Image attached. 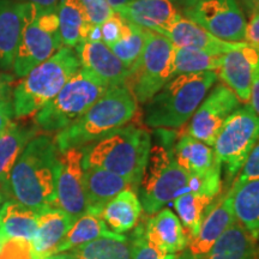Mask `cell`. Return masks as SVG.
<instances>
[{"mask_svg": "<svg viewBox=\"0 0 259 259\" xmlns=\"http://www.w3.org/2000/svg\"><path fill=\"white\" fill-rule=\"evenodd\" d=\"M218 80L212 71L179 74L145 103L144 121L154 128H178L192 118Z\"/></svg>", "mask_w": 259, "mask_h": 259, "instance_id": "obj_5", "label": "cell"}, {"mask_svg": "<svg viewBox=\"0 0 259 259\" xmlns=\"http://www.w3.org/2000/svg\"><path fill=\"white\" fill-rule=\"evenodd\" d=\"M22 3H29L36 6L38 10H47V11H57L59 0H18Z\"/></svg>", "mask_w": 259, "mask_h": 259, "instance_id": "obj_44", "label": "cell"}, {"mask_svg": "<svg viewBox=\"0 0 259 259\" xmlns=\"http://www.w3.org/2000/svg\"><path fill=\"white\" fill-rule=\"evenodd\" d=\"M37 259H69V254H67V252H65V253L51 254V255H47V257H42Z\"/></svg>", "mask_w": 259, "mask_h": 259, "instance_id": "obj_50", "label": "cell"}, {"mask_svg": "<svg viewBox=\"0 0 259 259\" xmlns=\"http://www.w3.org/2000/svg\"><path fill=\"white\" fill-rule=\"evenodd\" d=\"M79 69L78 56L70 47L60 48L50 59L34 67L14 89L12 107L15 118L36 114Z\"/></svg>", "mask_w": 259, "mask_h": 259, "instance_id": "obj_6", "label": "cell"}, {"mask_svg": "<svg viewBox=\"0 0 259 259\" xmlns=\"http://www.w3.org/2000/svg\"><path fill=\"white\" fill-rule=\"evenodd\" d=\"M222 56H213L200 51L176 47L173 58V77L179 74L200 73L212 71L218 74L221 66Z\"/></svg>", "mask_w": 259, "mask_h": 259, "instance_id": "obj_33", "label": "cell"}, {"mask_svg": "<svg viewBox=\"0 0 259 259\" xmlns=\"http://www.w3.org/2000/svg\"><path fill=\"white\" fill-rule=\"evenodd\" d=\"M87 41H102V34H101V25H93L90 28L89 34H88V38Z\"/></svg>", "mask_w": 259, "mask_h": 259, "instance_id": "obj_46", "label": "cell"}, {"mask_svg": "<svg viewBox=\"0 0 259 259\" xmlns=\"http://www.w3.org/2000/svg\"><path fill=\"white\" fill-rule=\"evenodd\" d=\"M205 259H259L257 239L235 221L216 241Z\"/></svg>", "mask_w": 259, "mask_h": 259, "instance_id": "obj_26", "label": "cell"}, {"mask_svg": "<svg viewBox=\"0 0 259 259\" xmlns=\"http://www.w3.org/2000/svg\"><path fill=\"white\" fill-rule=\"evenodd\" d=\"M114 234L115 233L109 231L108 227L103 222L101 213L88 209L78 219L74 220L66 235L64 236L63 241L58 246L56 253H65L102 236Z\"/></svg>", "mask_w": 259, "mask_h": 259, "instance_id": "obj_29", "label": "cell"}, {"mask_svg": "<svg viewBox=\"0 0 259 259\" xmlns=\"http://www.w3.org/2000/svg\"><path fill=\"white\" fill-rule=\"evenodd\" d=\"M134 239L114 234L102 236L67 252L69 259H132Z\"/></svg>", "mask_w": 259, "mask_h": 259, "instance_id": "obj_30", "label": "cell"}, {"mask_svg": "<svg viewBox=\"0 0 259 259\" xmlns=\"http://www.w3.org/2000/svg\"><path fill=\"white\" fill-rule=\"evenodd\" d=\"M245 41L259 51V14L252 16L251 21L247 23Z\"/></svg>", "mask_w": 259, "mask_h": 259, "instance_id": "obj_41", "label": "cell"}, {"mask_svg": "<svg viewBox=\"0 0 259 259\" xmlns=\"http://www.w3.org/2000/svg\"><path fill=\"white\" fill-rule=\"evenodd\" d=\"M236 221L231 192L215 205H210L204 215L198 235L190 241L189 251L193 259H205L206 255L228 229Z\"/></svg>", "mask_w": 259, "mask_h": 259, "instance_id": "obj_18", "label": "cell"}, {"mask_svg": "<svg viewBox=\"0 0 259 259\" xmlns=\"http://www.w3.org/2000/svg\"><path fill=\"white\" fill-rule=\"evenodd\" d=\"M239 107L240 101L233 90L219 84L194 112L187 135L212 147L223 124Z\"/></svg>", "mask_w": 259, "mask_h": 259, "instance_id": "obj_13", "label": "cell"}, {"mask_svg": "<svg viewBox=\"0 0 259 259\" xmlns=\"http://www.w3.org/2000/svg\"><path fill=\"white\" fill-rule=\"evenodd\" d=\"M0 259H34L31 242L6 240L0 247Z\"/></svg>", "mask_w": 259, "mask_h": 259, "instance_id": "obj_38", "label": "cell"}, {"mask_svg": "<svg viewBox=\"0 0 259 259\" xmlns=\"http://www.w3.org/2000/svg\"><path fill=\"white\" fill-rule=\"evenodd\" d=\"M126 28H127V21L122 18L118 12H115L111 18L101 24L102 41L107 46H111L124 35Z\"/></svg>", "mask_w": 259, "mask_h": 259, "instance_id": "obj_37", "label": "cell"}, {"mask_svg": "<svg viewBox=\"0 0 259 259\" xmlns=\"http://www.w3.org/2000/svg\"><path fill=\"white\" fill-rule=\"evenodd\" d=\"M118 14L130 23L158 34L181 16L170 0H130Z\"/></svg>", "mask_w": 259, "mask_h": 259, "instance_id": "obj_19", "label": "cell"}, {"mask_svg": "<svg viewBox=\"0 0 259 259\" xmlns=\"http://www.w3.org/2000/svg\"><path fill=\"white\" fill-rule=\"evenodd\" d=\"M166 259H193L192 255L190 254L189 251H183L176 254H168Z\"/></svg>", "mask_w": 259, "mask_h": 259, "instance_id": "obj_49", "label": "cell"}, {"mask_svg": "<svg viewBox=\"0 0 259 259\" xmlns=\"http://www.w3.org/2000/svg\"><path fill=\"white\" fill-rule=\"evenodd\" d=\"M148 37V29L139 28L127 22L124 35L114 44L108 46L122 64L131 70L143 53Z\"/></svg>", "mask_w": 259, "mask_h": 259, "instance_id": "obj_34", "label": "cell"}, {"mask_svg": "<svg viewBox=\"0 0 259 259\" xmlns=\"http://www.w3.org/2000/svg\"><path fill=\"white\" fill-rule=\"evenodd\" d=\"M259 179V141L255 143L254 148L248 155L247 160L244 163V166L236 176L234 184H241L246 181L258 180Z\"/></svg>", "mask_w": 259, "mask_h": 259, "instance_id": "obj_39", "label": "cell"}, {"mask_svg": "<svg viewBox=\"0 0 259 259\" xmlns=\"http://www.w3.org/2000/svg\"><path fill=\"white\" fill-rule=\"evenodd\" d=\"M170 2H173L174 5L179 6V8L183 9L184 11V10L192 8V6L196 4L197 0H170Z\"/></svg>", "mask_w": 259, "mask_h": 259, "instance_id": "obj_47", "label": "cell"}, {"mask_svg": "<svg viewBox=\"0 0 259 259\" xmlns=\"http://www.w3.org/2000/svg\"><path fill=\"white\" fill-rule=\"evenodd\" d=\"M144 233L149 240L167 254L185 251L190 245L179 218L169 209H161L154 213L144 225Z\"/></svg>", "mask_w": 259, "mask_h": 259, "instance_id": "obj_21", "label": "cell"}, {"mask_svg": "<svg viewBox=\"0 0 259 259\" xmlns=\"http://www.w3.org/2000/svg\"><path fill=\"white\" fill-rule=\"evenodd\" d=\"M83 149V169L101 168L124 177L138 190L147 169L151 137L145 128L125 125Z\"/></svg>", "mask_w": 259, "mask_h": 259, "instance_id": "obj_3", "label": "cell"}, {"mask_svg": "<svg viewBox=\"0 0 259 259\" xmlns=\"http://www.w3.org/2000/svg\"><path fill=\"white\" fill-rule=\"evenodd\" d=\"M107 2H108V4L112 6V9L114 10L115 12H118L126 3L130 2V0H107Z\"/></svg>", "mask_w": 259, "mask_h": 259, "instance_id": "obj_48", "label": "cell"}, {"mask_svg": "<svg viewBox=\"0 0 259 259\" xmlns=\"http://www.w3.org/2000/svg\"><path fill=\"white\" fill-rule=\"evenodd\" d=\"M37 8L18 0H0V71L11 70L24 28Z\"/></svg>", "mask_w": 259, "mask_h": 259, "instance_id": "obj_15", "label": "cell"}, {"mask_svg": "<svg viewBox=\"0 0 259 259\" xmlns=\"http://www.w3.org/2000/svg\"><path fill=\"white\" fill-rule=\"evenodd\" d=\"M3 203H4V194L0 192V208H2Z\"/></svg>", "mask_w": 259, "mask_h": 259, "instance_id": "obj_51", "label": "cell"}, {"mask_svg": "<svg viewBox=\"0 0 259 259\" xmlns=\"http://www.w3.org/2000/svg\"><path fill=\"white\" fill-rule=\"evenodd\" d=\"M240 3L250 17L259 14V0H240Z\"/></svg>", "mask_w": 259, "mask_h": 259, "instance_id": "obj_45", "label": "cell"}, {"mask_svg": "<svg viewBox=\"0 0 259 259\" xmlns=\"http://www.w3.org/2000/svg\"><path fill=\"white\" fill-rule=\"evenodd\" d=\"M174 52L176 46L166 36L148 30L143 53L126 82L138 103H147L173 78Z\"/></svg>", "mask_w": 259, "mask_h": 259, "instance_id": "obj_8", "label": "cell"}, {"mask_svg": "<svg viewBox=\"0 0 259 259\" xmlns=\"http://www.w3.org/2000/svg\"><path fill=\"white\" fill-rule=\"evenodd\" d=\"M37 131L35 125L29 127L11 121L0 135V185L5 186L15 163Z\"/></svg>", "mask_w": 259, "mask_h": 259, "instance_id": "obj_28", "label": "cell"}, {"mask_svg": "<svg viewBox=\"0 0 259 259\" xmlns=\"http://www.w3.org/2000/svg\"><path fill=\"white\" fill-rule=\"evenodd\" d=\"M258 141L259 115L250 106L239 107L223 124L212 145L229 181L238 176Z\"/></svg>", "mask_w": 259, "mask_h": 259, "instance_id": "obj_9", "label": "cell"}, {"mask_svg": "<svg viewBox=\"0 0 259 259\" xmlns=\"http://www.w3.org/2000/svg\"><path fill=\"white\" fill-rule=\"evenodd\" d=\"M3 242H4V241H3V240H2V239H0V247H2V245H3Z\"/></svg>", "mask_w": 259, "mask_h": 259, "instance_id": "obj_52", "label": "cell"}, {"mask_svg": "<svg viewBox=\"0 0 259 259\" xmlns=\"http://www.w3.org/2000/svg\"><path fill=\"white\" fill-rule=\"evenodd\" d=\"M176 47L200 51L213 56H223L239 46L240 42L223 41L211 32L194 23L191 19L180 16L169 28L160 32Z\"/></svg>", "mask_w": 259, "mask_h": 259, "instance_id": "obj_17", "label": "cell"}, {"mask_svg": "<svg viewBox=\"0 0 259 259\" xmlns=\"http://www.w3.org/2000/svg\"><path fill=\"white\" fill-rule=\"evenodd\" d=\"M92 25H101L115 14L107 0H80Z\"/></svg>", "mask_w": 259, "mask_h": 259, "instance_id": "obj_36", "label": "cell"}, {"mask_svg": "<svg viewBox=\"0 0 259 259\" xmlns=\"http://www.w3.org/2000/svg\"><path fill=\"white\" fill-rule=\"evenodd\" d=\"M84 186L88 209L100 213L103 206L121 191L127 189L136 190V186L126 178L94 167L84 169Z\"/></svg>", "mask_w": 259, "mask_h": 259, "instance_id": "obj_22", "label": "cell"}, {"mask_svg": "<svg viewBox=\"0 0 259 259\" xmlns=\"http://www.w3.org/2000/svg\"><path fill=\"white\" fill-rule=\"evenodd\" d=\"M258 251H259V246H258Z\"/></svg>", "mask_w": 259, "mask_h": 259, "instance_id": "obj_53", "label": "cell"}, {"mask_svg": "<svg viewBox=\"0 0 259 259\" xmlns=\"http://www.w3.org/2000/svg\"><path fill=\"white\" fill-rule=\"evenodd\" d=\"M137 111V101L127 87L111 88L66 128L54 137L58 150L84 148L127 125Z\"/></svg>", "mask_w": 259, "mask_h": 259, "instance_id": "obj_4", "label": "cell"}, {"mask_svg": "<svg viewBox=\"0 0 259 259\" xmlns=\"http://www.w3.org/2000/svg\"><path fill=\"white\" fill-rule=\"evenodd\" d=\"M80 67L101 79L109 88L126 87L130 70L103 41H84L74 47Z\"/></svg>", "mask_w": 259, "mask_h": 259, "instance_id": "obj_16", "label": "cell"}, {"mask_svg": "<svg viewBox=\"0 0 259 259\" xmlns=\"http://www.w3.org/2000/svg\"><path fill=\"white\" fill-rule=\"evenodd\" d=\"M15 77L11 74L0 71V102L12 101L14 94Z\"/></svg>", "mask_w": 259, "mask_h": 259, "instance_id": "obj_40", "label": "cell"}, {"mask_svg": "<svg viewBox=\"0 0 259 259\" xmlns=\"http://www.w3.org/2000/svg\"><path fill=\"white\" fill-rule=\"evenodd\" d=\"M56 205L69 213L73 220L78 219L88 209L82 148H70L59 151Z\"/></svg>", "mask_w": 259, "mask_h": 259, "instance_id": "obj_12", "label": "cell"}, {"mask_svg": "<svg viewBox=\"0 0 259 259\" xmlns=\"http://www.w3.org/2000/svg\"><path fill=\"white\" fill-rule=\"evenodd\" d=\"M132 239H134L132 259H166L168 255L145 236L144 225L138 226L135 229Z\"/></svg>", "mask_w": 259, "mask_h": 259, "instance_id": "obj_35", "label": "cell"}, {"mask_svg": "<svg viewBox=\"0 0 259 259\" xmlns=\"http://www.w3.org/2000/svg\"><path fill=\"white\" fill-rule=\"evenodd\" d=\"M236 221L254 236L259 238V179L233 184L229 191Z\"/></svg>", "mask_w": 259, "mask_h": 259, "instance_id": "obj_31", "label": "cell"}, {"mask_svg": "<svg viewBox=\"0 0 259 259\" xmlns=\"http://www.w3.org/2000/svg\"><path fill=\"white\" fill-rule=\"evenodd\" d=\"M63 48L57 11L37 10L27 24L16 52L12 70L22 77Z\"/></svg>", "mask_w": 259, "mask_h": 259, "instance_id": "obj_10", "label": "cell"}, {"mask_svg": "<svg viewBox=\"0 0 259 259\" xmlns=\"http://www.w3.org/2000/svg\"><path fill=\"white\" fill-rule=\"evenodd\" d=\"M37 211L15 199H6L0 208V239L31 242L36 233Z\"/></svg>", "mask_w": 259, "mask_h": 259, "instance_id": "obj_24", "label": "cell"}, {"mask_svg": "<svg viewBox=\"0 0 259 259\" xmlns=\"http://www.w3.org/2000/svg\"><path fill=\"white\" fill-rule=\"evenodd\" d=\"M135 191L134 189L121 191L101 210L103 222L115 234L124 235L138 225L143 206Z\"/></svg>", "mask_w": 259, "mask_h": 259, "instance_id": "obj_23", "label": "cell"}, {"mask_svg": "<svg viewBox=\"0 0 259 259\" xmlns=\"http://www.w3.org/2000/svg\"><path fill=\"white\" fill-rule=\"evenodd\" d=\"M221 171L222 167L218 166L205 177L192 176L177 163L171 149L164 144L154 145L138 186L143 211L154 215L166 204L187 192L208 191L218 196L221 191Z\"/></svg>", "mask_w": 259, "mask_h": 259, "instance_id": "obj_1", "label": "cell"}, {"mask_svg": "<svg viewBox=\"0 0 259 259\" xmlns=\"http://www.w3.org/2000/svg\"><path fill=\"white\" fill-rule=\"evenodd\" d=\"M215 198V194L208 191H196L187 192L173 200L177 216L185 229L190 241L198 235L204 215Z\"/></svg>", "mask_w": 259, "mask_h": 259, "instance_id": "obj_32", "label": "cell"}, {"mask_svg": "<svg viewBox=\"0 0 259 259\" xmlns=\"http://www.w3.org/2000/svg\"><path fill=\"white\" fill-rule=\"evenodd\" d=\"M183 12L186 18L223 41H245L247 21L236 0H197Z\"/></svg>", "mask_w": 259, "mask_h": 259, "instance_id": "obj_11", "label": "cell"}, {"mask_svg": "<svg viewBox=\"0 0 259 259\" xmlns=\"http://www.w3.org/2000/svg\"><path fill=\"white\" fill-rule=\"evenodd\" d=\"M171 151L177 163L192 176L205 177L213 168L221 166L212 147L190 135L181 136Z\"/></svg>", "mask_w": 259, "mask_h": 259, "instance_id": "obj_25", "label": "cell"}, {"mask_svg": "<svg viewBox=\"0 0 259 259\" xmlns=\"http://www.w3.org/2000/svg\"><path fill=\"white\" fill-rule=\"evenodd\" d=\"M57 15L63 46L74 48L87 41L93 25L80 0H59Z\"/></svg>", "mask_w": 259, "mask_h": 259, "instance_id": "obj_27", "label": "cell"}, {"mask_svg": "<svg viewBox=\"0 0 259 259\" xmlns=\"http://www.w3.org/2000/svg\"><path fill=\"white\" fill-rule=\"evenodd\" d=\"M248 106L253 109L255 114L259 115V69L257 70V72H255L253 84H252L251 96H250Z\"/></svg>", "mask_w": 259, "mask_h": 259, "instance_id": "obj_43", "label": "cell"}, {"mask_svg": "<svg viewBox=\"0 0 259 259\" xmlns=\"http://www.w3.org/2000/svg\"><path fill=\"white\" fill-rule=\"evenodd\" d=\"M74 220L58 206H47L37 211V227L31 241L34 259L56 254L64 236Z\"/></svg>", "mask_w": 259, "mask_h": 259, "instance_id": "obj_20", "label": "cell"}, {"mask_svg": "<svg viewBox=\"0 0 259 259\" xmlns=\"http://www.w3.org/2000/svg\"><path fill=\"white\" fill-rule=\"evenodd\" d=\"M111 89L85 69L73 74L63 89L34 116V125L45 132H59L82 116Z\"/></svg>", "mask_w": 259, "mask_h": 259, "instance_id": "obj_7", "label": "cell"}, {"mask_svg": "<svg viewBox=\"0 0 259 259\" xmlns=\"http://www.w3.org/2000/svg\"><path fill=\"white\" fill-rule=\"evenodd\" d=\"M58 155L54 138L35 136L12 168L5 193L36 211L53 206L57 200Z\"/></svg>", "mask_w": 259, "mask_h": 259, "instance_id": "obj_2", "label": "cell"}, {"mask_svg": "<svg viewBox=\"0 0 259 259\" xmlns=\"http://www.w3.org/2000/svg\"><path fill=\"white\" fill-rule=\"evenodd\" d=\"M259 69V51L246 41L234 50L223 54L219 74L239 101L250 102L251 89L255 72Z\"/></svg>", "mask_w": 259, "mask_h": 259, "instance_id": "obj_14", "label": "cell"}, {"mask_svg": "<svg viewBox=\"0 0 259 259\" xmlns=\"http://www.w3.org/2000/svg\"><path fill=\"white\" fill-rule=\"evenodd\" d=\"M14 118V107L12 101L0 102V135L5 131Z\"/></svg>", "mask_w": 259, "mask_h": 259, "instance_id": "obj_42", "label": "cell"}]
</instances>
